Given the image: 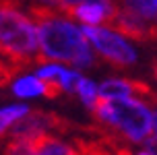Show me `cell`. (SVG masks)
I'll return each mask as SVG.
<instances>
[{
    "label": "cell",
    "mask_w": 157,
    "mask_h": 155,
    "mask_svg": "<svg viewBox=\"0 0 157 155\" xmlns=\"http://www.w3.org/2000/svg\"><path fill=\"white\" fill-rule=\"evenodd\" d=\"M31 21H35L39 41L37 64H46L50 60L68 62L77 68H87L95 62L93 50L87 37L75 25L60 15V10L44 4L29 6Z\"/></svg>",
    "instance_id": "cell-1"
},
{
    "label": "cell",
    "mask_w": 157,
    "mask_h": 155,
    "mask_svg": "<svg viewBox=\"0 0 157 155\" xmlns=\"http://www.w3.org/2000/svg\"><path fill=\"white\" fill-rule=\"evenodd\" d=\"M89 110L99 128L124 141L145 143L153 134V112L141 99H105L97 95Z\"/></svg>",
    "instance_id": "cell-2"
},
{
    "label": "cell",
    "mask_w": 157,
    "mask_h": 155,
    "mask_svg": "<svg viewBox=\"0 0 157 155\" xmlns=\"http://www.w3.org/2000/svg\"><path fill=\"white\" fill-rule=\"evenodd\" d=\"M21 6V0H0V52L27 68L37 64L39 41L31 17Z\"/></svg>",
    "instance_id": "cell-3"
},
{
    "label": "cell",
    "mask_w": 157,
    "mask_h": 155,
    "mask_svg": "<svg viewBox=\"0 0 157 155\" xmlns=\"http://www.w3.org/2000/svg\"><path fill=\"white\" fill-rule=\"evenodd\" d=\"M81 33L87 37L89 44H93V48L99 52V54L110 62L112 66L116 68H126V66H132L136 62V52L134 48L124 41V39L118 35L116 31L110 29H99V27H91V25H85Z\"/></svg>",
    "instance_id": "cell-4"
},
{
    "label": "cell",
    "mask_w": 157,
    "mask_h": 155,
    "mask_svg": "<svg viewBox=\"0 0 157 155\" xmlns=\"http://www.w3.org/2000/svg\"><path fill=\"white\" fill-rule=\"evenodd\" d=\"M110 27L112 31L126 35V37H132L136 41H157V23L147 21L122 6L116 8V15L112 17Z\"/></svg>",
    "instance_id": "cell-5"
},
{
    "label": "cell",
    "mask_w": 157,
    "mask_h": 155,
    "mask_svg": "<svg viewBox=\"0 0 157 155\" xmlns=\"http://www.w3.org/2000/svg\"><path fill=\"white\" fill-rule=\"evenodd\" d=\"M116 8H105V6H99V4H81V6L66 10V15L83 21L85 25H103V23L110 25L112 17L116 15Z\"/></svg>",
    "instance_id": "cell-6"
},
{
    "label": "cell",
    "mask_w": 157,
    "mask_h": 155,
    "mask_svg": "<svg viewBox=\"0 0 157 155\" xmlns=\"http://www.w3.org/2000/svg\"><path fill=\"white\" fill-rule=\"evenodd\" d=\"M118 2L126 10H130V13L143 17L147 21L157 23V0H118Z\"/></svg>",
    "instance_id": "cell-7"
},
{
    "label": "cell",
    "mask_w": 157,
    "mask_h": 155,
    "mask_svg": "<svg viewBox=\"0 0 157 155\" xmlns=\"http://www.w3.org/2000/svg\"><path fill=\"white\" fill-rule=\"evenodd\" d=\"M72 147L77 149L81 155H116L101 139H83V137H75Z\"/></svg>",
    "instance_id": "cell-8"
},
{
    "label": "cell",
    "mask_w": 157,
    "mask_h": 155,
    "mask_svg": "<svg viewBox=\"0 0 157 155\" xmlns=\"http://www.w3.org/2000/svg\"><path fill=\"white\" fill-rule=\"evenodd\" d=\"M21 70H25V66L21 62L13 60V58H8V56H4L0 52V89L10 85V81L17 75H21Z\"/></svg>",
    "instance_id": "cell-9"
},
{
    "label": "cell",
    "mask_w": 157,
    "mask_h": 155,
    "mask_svg": "<svg viewBox=\"0 0 157 155\" xmlns=\"http://www.w3.org/2000/svg\"><path fill=\"white\" fill-rule=\"evenodd\" d=\"M27 112H29L27 106H8V108L0 110V137L6 134L8 128H10L19 118H23Z\"/></svg>",
    "instance_id": "cell-10"
},
{
    "label": "cell",
    "mask_w": 157,
    "mask_h": 155,
    "mask_svg": "<svg viewBox=\"0 0 157 155\" xmlns=\"http://www.w3.org/2000/svg\"><path fill=\"white\" fill-rule=\"evenodd\" d=\"M77 95L81 97V101L85 103L87 108H91L95 97H97V87H95L93 81L81 77V81H78V85H77Z\"/></svg>",
    "instance_id": "cell-11"
},
{
    "label": "cell",
    "mask_w": 157,
    "mask_h": 155,
    "mask_svg": "<svg viewBox=\"0 0 157 155\" xmlns=\"http://www.w3.org/2000/svg\"><path fill=\"white\" fill-rule=\"evenodd\" d=\"M81 81V75L77 70H68V68H62L60 77H58V83L62 87V93H77V85Z\"/></svg>",
    "instance_id": "cell-12"
},
{
    "label": "cell",
    "mask_w": 157,
    "mask_h": 155,
    "mask_svg": "<svg viewBox=\"0 0 157 155\" xmlns=\"http://www.w3.org/2000/svg\"><path fill=\"white\" fill-rule=\"evenodd\" d=\"M58 2H60V8L64 13L75 6H81V4H99V6H105V8H116L114 0H58Z\"/></svg>",
    "instance_id": "cell-13"
},
{
    "label": "cell",
    "mask_w": 157,
    "mask_h": 155,
    "mask_svg": "<svg viewBox=\"0 0 157 155\" xmlns=\"http://www.w3.org/2000/svg\"><path fill=\"white\" fill-rule=\"evenodd\" d=\"M37 4H44V6H50V8L60 10V2H58V0H37Z\"/></svg>",
    "instance_id": "cell-14"
},
{
    "label": "cell",
    "mask_w": 157,
    "mask_h": 155,
    "mask_svg": "<svg viewBox=\"0 0 157 155\" xmlns=\"http://www.w3.org/2000/svg\"><path fill=\"white\" fill-rule=\"evenodd\" d=\"M153 137H157V110L153 112Z\"/></svg>",
    "instance_id": "cell-15"
},
{
    "label": "cell",
    "mask_w": 157,
    "mask_h": 155,
    "mask_svg": "<svg viewBox=\"0 0 157 155\" xmlns=\"http://www.w3.org/2000/svg\"><path fill=\"white\" fill-rule=\"evenodd\" d=\"M139 155H153L151 151H143V153H139Z\"/></svg>",
    "instance_id": "cell-16"
},
{
    "label": "cell",
    "mask_w": 157,
    "mask_h": 155,
    "mask_svg": "<svg viewBox=\"0 0 157 155\" xmlns=\"http://www.w3.org/2000/svg\"><path fill=\"white\" fill-rule=\"evenodd\" d=\"M153 70H155V79H157V64H155V68H153Z\"/></svg>",
    "instance_id": "cell-17"
},
{
    "label": "cell",
    "mask_w": 157,
    "mask_h": 155,
    "mask_svg": "<svg viewBox=\"0 0 157 155\" xmlns=\"http://www.w3.org/2000/svg\"><path fill=\"white\" fill-rule=\"evenodd\" d=\"M75 155H81V153H78V151H77V153H75Z\"/></svg>",
    "instance_id": "cell-18"
}]
</instances>
